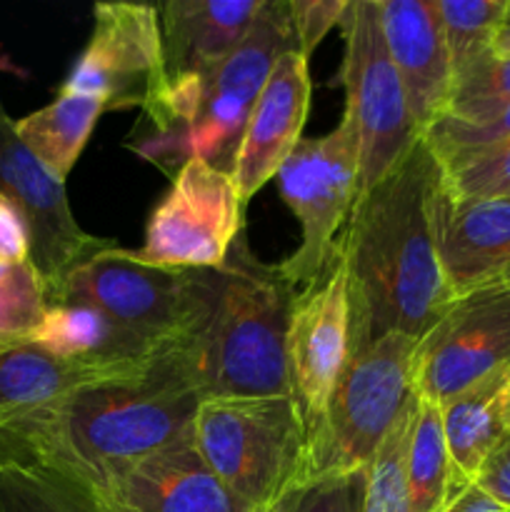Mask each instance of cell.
Here are the masks:
<instances>
[{"label": "cell", "instance_id": "obj_1", "mask_svg": "<svg viewBox=\"0 0 510 512\" xmlns=\"http://www.w3.org/2000/svg\"><path fill=\"white\" fill-rule=\"evenodd\" d=\"M440 185L443 170L420 138L393 173L355 200L340 235L348 268L350 355L390 333L423 340L458 298L435 238Z\"/></svg>", "mask_w": 510, "mask_h": 512}, {"label": "cell", "instance_id": "obj_2", "mask_svg": "<svg viewBox=\"0 0 510 512\" xmlns=\"http://www.w3.org/2000/svg\"><path fill=\"white\" fill-rule=\"evenodd\" d=\"M203 403L175 348L143 375L85 385L33 423L0 435V458H28L98 483L193 428Z\"/></svg>", "mask_w": 510, "mask_h": 512}, {"label": "cell", "instance_id": "obj_3", "mask_svg": "<svg viewBox=\"0 0 510 512\" xmlns=\"http://www.w3.org/2000/svg\"><path fill=\"white\" fill-rule=\"evenodd\" d=\"M295 295L280 265L260 263L240 235L228 260L210 270L203 323L175 345L200 398L293 395L288 323Z\"/></svg>", "mask_w": 510, "mask_h": 512}, {"label": "cell", "instance_id": "obj_4", "mask_svg": "<svg viewBox=\"0 0 510 512\" xmlns=\"http://www.w3.org/2000/svg\"><path fill=\"white\" fill-rule=\"evenodd\" d=\"M210 270L163 268L140 258L138 250L108 243L50 285L48 303L88 305L160 355L185 343L203 323Z\"/></svg>", "mask_w": 510, "mask_h": 512}, {"label": "cell", "instance_id": "obj_5", "mask_svg": "<svg viewBox=\"0 0 510 512\" xmlns=\"http://www.w3.org/2000/svg\"><path fill=\"white\" fill-rule=\"evenodd\" d=\"M305 435L295 395L205 398L193 418L200 458L250 512H270L298 485Z\"/></svg>", "mask_w": 510, "mask_h": 512}, {"label": "cell", "instance_id": "obj_6", "mask_svg": "<svg viewBox=\"0 0 510 512\" xmlns=\"http://www.w3.org/2000/svg\"><path fill=\"white\" fill-rule=\"evenodd\" d=\"M418 338L390 333L350 355L325 413L305 430L298 485L368 468L413 395Z\"/></svg>", "mask_w": 510, "mask_h": 512}, {"label": "cell", "instance_id": "obj_7", "mask_svg": "<svg viewBox=\"0 0 510 512\" xmlns=\"http://www.w3.org/2000/svg\"><path fill=\"white\" fill-rule=\"evenodd\" d=\"M345 113L358 138L360 195L393 173L423 138L385 45L378 0H355L340 20ZM358 195V198H360Z\"/></svg>", "mask_w": 510, "mask_h": 512}, {"label": "cell", "instance_id": "obj_8", "mask_svg": "<svg viewBox=\"0 0 510 512\" xmlns=\"http://www.w3.org/2000/svg\"><path fill=\"white\" fill-rule=\"evenodd\" d=\"M280 195L300 223V245L285 263L295 288L315 283L338 258L340 235L360 195L358 138L348 118L320 138H303L278 170Z\"/></svg>", "mask_w": 510, "mask_h": 512}, {"label": "cell", "instance_id": "obj_9", "mask_svg": "<svg viewBox=\"0 0 510 512\" xmlns=\"http://www.w3.org/2000/svg\"><path fill=\"white\" fill-rule=\"evenodd\" d=\"M93 18L88 45L60 93L90 95L105 110L140 108L160 133L168 103L160 10L138 3H98Z\"/></svg>", "mask_w": 510, "mask_h": 512}, {"label": "cell", "instance_id": "obj_10", "mask_svg": "<svg viewBox=\"0 0 510 512\" xmlns=\"http://www.w3.org/2000/svg\"><path fill=\"white\" fill-rule=\"evenodd\" d=\"M243 208L230 170L190 155L150 213L138 255L163 268H220L243 235Z\"/></svg>", "mask_w": 510, "mask_h": 512}, {"label": "cell", "instance_id": "obj_11", "mask_svg": "<svg viewBox=\"0 0 510 512\" xmlns=\"http://www.w3.org/2000/svg\"><path fill=\"white\" fill-rule=\"evenodd\" d=\"M288 50H298L288 0H265L248 35L203 85L190 123L160 150L153 163H163L165 155L173 153L183 160L190 155H203L210 163L225 155L233 160L255 100L263 93L278 58Z\"/></svg>", "mask_w": 510, "mask_h": 512}, {"label": "cell", "instance_id": "obj_12", "mask_svg": "<svg viewBox=\"0 0 510 512\" xmlns=\"http://www.w3.org/2000/svg\"><path fill=\"white\" fill-rule=\"evenodd\" d=\"M265 0H170L160 5L168 103L158 138L138 148L148 160L173 143L198 108L203 85L253 28Z\"/></svg>", "mask_w": 510, "mask_h": 512}, {"label": "cell", "instance_id": "obj_13", "mask_svg": "<svg viewBox=\"0 0 510 512\" xmlns=\"http://www.w3.org/2000/svg\"><path fill=\"white\" fill-rule=\"evenodd\" d=\"M510 365V283L458 295L415 350L413 390L443 408L470 385Z\"/></svg>", "mask_w": 510, "mask_h": 512}, {"label": "cell", "instance_id": "obj_14", "mask_svg": "<svg viewBox=\"0 0 510 512\" xmlns=\"http://www.w3.org/2000/svg\"><path fill=\"white\" fill-rule=\"evenodd\" d=\"M350 360L348 268L340 253L325 275L295 295L288 323L290 390L305 418V430L328 408Z\"/></svg>", "mask_w": 510, "mask_h": 512}, {"label": "cell", "instance_id": "obj_15", "mask_svg": "<svg viewBox=\"0 0 510 512\" xmlns=\"http://www.w3.org/2000/svg\"><path fill=\"white\" fill-rule=\"evenodd\" d=\"M0 195L28 220L30 263L43 275L45 288L110 243L80 228L70 210L65 183L55 180L20 143L8 113H0Z\"/></svg>", "mask_w": 510, "mask_h": 512}, {"label": "cell", "instance_id": "obj_16", "mask_svg": "<svg viewBox=\"0 0 510 512\" xmlns=\"http://www.w3.org/2000/svg\"><path fill=\"white\" fill-rule=\"evenodd\" d=\"M103 512H250L200 458L193 428L90 485Z\"/></svg>", "mask_w": 510, "mask_h": 512}, {"label": "cell", "instance_id": "obj_17", "mask_svg": "<svg viewBox=\"0 0 510 512\" xmlns=\"http://www.w3.org/2000/svg\"><path fill=\"white\" fill-rule=\"evenodd\" d=\"M310 95V58L300 50H288L278 58L263 93L255 100L228 163L243 205H248L268 180L278 178V170L303 140L300 133L308 120Z\"/></svg>", "mask_w": 510, "mask_h": 512}, {"label": "cell", "instance_id": "obj_18", "mask_svg": "<svg viewBox=\"0 0 510 512\" xmlns=\"http://www.w3.org/2000/svg\"><path fill=\"white\" fill-rule=\"evenodd\" d=\"M378 10L410 113L425 133L445 113L453 88V68L435 0H378Z\"/></svg>", "mask_w": 510, "mask_h": 512}, {"label": "cell", "instance_id": "obj_19", "mask_svg": "<svg viewBox=\"0 0 510 512\" xmlns=\"http://www.w3.org/2000/svg\"><path fill=\"white\" fill-rule=\"evenodd\" d=\"M435 238L455 295L503 280L510 270V198L455 200L440 185Z\"/></svg>", "mask_w": 510, "mask_h": 512}, {"label": "cell", "instance_id": "obj_20", "mask_svg": "<svg viewBox=\"0 0 510 512\" xmlns=\"http://www.w3.org/2000/svg\"><path fill=\"white\" fill-rule=\"evenodd\" d=\"M120 378L133 375L70 363L33 343L0 353V435L33 423L85 385Z\"/></svg>", "mask_w": 510, "mask_h": 512}, {"label": "cell", "instance_id": "obj_21", "mask_svg": "<svg viewBox=\"0 0 510 512\" xmlns=\"http://www.w3.org/2000/svg\"><path fill=\"white\" fill-rule=\"evenodd\" d=\"M450 460L465 483H475L485 460L510 435V365L440 408Z\"/></svg>", "mask_w": 510, "mask_h": 512}, {"label": "cell", "instance_id": "obj_22", "mask_svg": "<svg viewBox=\"0 0 510 512\" xmlns=\"http://www.w3.org/2000/svg\"><path fill=\"white\" fill-rule=\"evenodd\" d=\"M103 113L105 105L100 100L58 90L53 103L13 120V128L33 158L55 180L65 183Z\"/></svg>", "mask_w": 510, "mask_h": 512}, {"label": "cell", "instance_id": "obj_23", "mask_svg": "<svg viewBox=\"0 0 510 512\" xmlns=\"http://www.w3.org/2000/svg\"><path fill=\"white\" fill-rule=\"evenodd\" d=\"M408 485L413 512H443L468 485H473L455 473L440 408L418 393L408 443Z\"/></svg>", "mask_w": 510, "mask_h": 512}, {"label": "cell", "instance_id": "obj_24", "mask_svg": "<svg viewBox=\"0 0 510 512\" xmlns=\"http://www.w3.org/2000/svg\"><path fill=\"white\" fill-rule=\"evenodd\" d=\"M0 512H103L88 483L53 465L0 458Z\"/></svg>", "mask_w": 510, "mask_h": 512}, {"label": "cell", "instance_id": "obj_25", "mask_svg": "<svg viewBox=\"0 0 510 512\" xmlns=\"http://www.w3.org/2000/svg\"><path fill=\"white\" fill-rule=\"evenodd\" d=\"M453 78L493 50L510 0H435Z\"/></svg>", "mask_w": 510, "mask_h": 512}, {"label": "cell", "instance_id": "obj_26", "mask_svg": "<svg viewBox=\"0 0 510 512\" xmlns=\"http://www.w3.org/2000/svg\"><path fill=\"white\" fill-rule=\"evenodd\" d=\"M413 418L415 390L365 468L363 512H413L408 485V443Z\"/></svg>", "mask_w": 510, "mask_h": 512}, {"label": "cell", "instance_id": "obj_27", "mask_svg": "<svg viewBox=\"0 0 510 512\" xmlns=\"http://www.w3.org/2000/svg\"><path fill=\"white\" fill-rule=\"evenodd\" d=\"M48 308V288L33 263L0 265V353L28 345Z\"/></svg>", "mask_w": 510, "mask_h": 512}, {"label": "cell", "instance_id": "obj_28", "mask_svg": "<svg viewBox=\"0 0 510 512\" xmlns=\"http://www.w3.org/2000/svg\"><path fill=\"white\" fill-rule=\"evenodd\" d=\"M510 108V55L490 50L470 68L453 78L448 105V118L480 123Z\"/></svg>", "mask_w": 510, "mask_h": 512}, {"label": "cell", "instance_id": "obj_29", "mask_svg": "<svg viewBox=\"0 0 510 512\" xmlns=\"http://www.w3.org/2000/svg\"><path fill=\"white\" fill-rule=\"evenodd\" d=\"M438 165L443 170V185L450 198H510V140L483 153Z\"/></svg>", "mask_w": 510, "mask_h": 512}, {"label": "cell", "instance_id": "obj_30", "mask_svg": "<svg viewBox=\"0 0 510 512\" xmlns=\"http://www.w3.org/2000/svg\"><path fill=\"white\" fill-rule=\"evenodd\" d=\"M423 138L438 163H450V160L483 153V150H490L510 140V108L493 115V118L480 120V123H465V120L440 115L425 130Z\"/></svg>", "mask_w": 510, "mask_h": 512}, {"label": "cell", "instance_id": "obj_31", "mask_svg": "<svg viewBox=\"0 0 510 512\" xmlns=\"http://www.w3.org/2000/svg\"><path fill=\"white\" fill-rule=\"evenodd\" d=\"M365 470L295 485L270 512H363Z\"/></svg>", "mask_w": 510, "mask_h": 512}, {"label": "cell", "instance_id": "obj_32", "mask_svg": "<svg viewBox=\"0 0 510 512\" xmlns=\"http://www.w3.org/2000/svg\"><path fill=\"white\" fill-rule=\"evenodd\" d=\"M350 0H288L295 43L303 55L313 53L330 28L340 25Z\"/></svg>", "mask_w": 510, "mask_h": 512}, {"label": "cell", "instance_id": "obj_33", "mask_svg": "<svg viewBox=\"0 0 510 512\" xmlns=\"http://www.w3.org/2000/svg\"><path fill=\"white\" fill-rule=\"evenodd\" d=\"M30 263V228L25 215L0 195V265Z\"/></svg>", "mask_w": 510, "mask_h": 512}, {"label": "cell", "instance_id": "obj_34", "mask_svg": "<svg viewBox=\"0 0 510 512\" xmlns=\"http://www.w3.org/2000/svg\"><path fill=\"white\" fill-rule=\"evenodd\" d=\"M475 483L510 510V435L485 460L483 470L478 473Z\"/></svg>", "mask_w": 510, "mask_h": 512}, {"label": "cell", "instance_id": "obj_35", "mask_svg": "<svg viewBox=\"0 0 510 512\" xmlns=\"http://www.w3.org/2000/svg\"><path fill=\"white\" fill-rule=\"evenodd\" d=\"M443 512H508V508L503 503H498L490 493H485L478 483H473Z\"/></svg>", "mask_w": 510, "mask_h": 512}, {"label": "cell", "instance_id": "obj_36", "mask_svg": "<svg viewBox=\"0 0 510 512\" xmlns=\"http://www.w3.org/2000/svg\"><path fill=\"white\" fill-rule=\"evenodd\" d=\"M493 50H495V53L510 55V15H508V18H505L503 28L498 30V38H495Z\"/></svg>", "mask_w": 510, "mask_h": 512}, {"label": "cell", "instance_id": "obj_37", "mask_svg": "<svg viewBox=\"0 0 510 512\" xmlns=\"http://www.w3.org/2000/svg\"><path fill=\"white\" fill-rule=\"evenodd\" d=\"M503 280H505V283H510V270H508V273L503 275Z\"/></svg>", "mask_w": 510, "mask_h": 512}, {"label": "cell", "instance_id": "obj_38", "mask_svg": "<svg viewBox=\"0 0 510 512\" xmlns=\"http://www.w3.org/2000/svg\"><path fill=\"white\" fill-rule=\"evenodd\" d=\"M0 113H5V108H3V103H0Z\"/></svg>", "mask_w": 510, "mask_h": 512}, {"label": "cell", "instance_id": "obj_39", "mask_svg": "<svg viewBox=\"0 0 510 512\" xmlns=\"http://www.w3.org/2000/svg\"><path fill=\"white\" fill-rule=\"evenodd\" d=\"M508 512H510V510H508Z\"/></svg>", "mask_w": 510, "mask_h": 512}]
</instances>
